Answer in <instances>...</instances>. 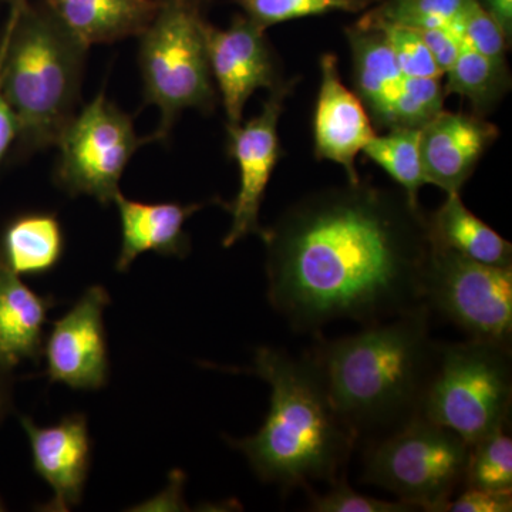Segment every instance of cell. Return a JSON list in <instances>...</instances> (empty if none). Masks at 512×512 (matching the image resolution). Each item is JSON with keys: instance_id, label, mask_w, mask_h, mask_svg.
I'll return each instance as SVG.
<instances>
[{"instance_id": "6da1fadb", "label": "cell", "mask_w": 512, "mask_h": 512, "mask_svg": "<svg viewBox=\"0 0 512 512\" xmlns=\"http://www.w3.org/2000/svg\"><path fill=\"white\" fill-rule=\"evenodd\" d=\"M261 238L269 303L295 332L375 325L423 305L429 214L403 190L360 180L313 192Z\"/></svg>"}, {"instance_id": "7a4b0ae2", "label": "cell", "mask_w": 512, "mask_h": 512, "mask_svg": "<svg viewBox=\"0 0 512 512\" xmlns=\"http://www.w3.org/2000/svg\"><path fill=\"white\" fill-rule=\"evenodd\" d=\"M426 305L367 325L356 335L325 339L315 333L306 352L330 402L357 447L366 446L420 416L437 342Z\"/></svg>"}, {"instance_id": "3957f363", "label": "cell", "mask_w": 512, "mask_h": 512, "mask_svg": "<svg viewBox=\"0 0 512 512\" xmlns=\"http://www.w3.org/2000/svg\"><path fill=\"white\" fill-rule=\"evenodd\" d=\"M244 373L271 386V409L261 429L254 436L228 440L247 457L256 477L292 491L346 476L356 441L308 355L295 357L261 346Z\"/></svg>"}, {"instance_id": "277c9868", "label": "cell", "mask_w": 512, "mask_h": 512, "mask_svg": "<svg viewBox=\"0 0 512 512\" xmlns=\"http://www.w3.org/2000/svg\"><path fill=\"white\" fill-rule=\"evenodd\" d=\"M0 39V90L18 123V151L56 146L77 113L87 47L42 5L13 0Z\"/></svg>"}, {"instance_id": "5b68a950", "label": "cell", "mask_w": 512, "mask_h": 512, "mask_svg": "<svg viewBox=\"0 0 512 512\" xmlns=\"http://www.w3.org/2000/svg\"><path fill=\"white\" fill-rule=\"evenodd\" d=\"M207 26L204 0H157L153 19L138 36L144 103L160 110V124L150 141L167 140L184 110L215 109Z\"/></svg>"}, {"instance_id": "8992f818", "label": "cell", "mask_w": 512, "mask_h": 512, "mask_svg": "<svg viewBox=\"0 0 512 512\" xmlns=\"http://www.w3.org/2000/svg\"><path fill=\"white\" fill-rule=\"evenodd\" d=\"M512 407L511 346L488 340L437 342L420 416L468 444L507 429Z\"/></svg>"}, {"instance_id": "52a82bcc", "label": "cell", "mask_w": 512, "mask_h": 512, "mask_svg": "<svg viewBox=\"0 0 512 512\" xmlns=\"http://www.w3.org/2000/svg\"><path fill=\"white\" fill-rule=\"evenodd\" d=\"M362 448V480L416 510L444 512L463 490L470 444L424 417Z\"/></svg>"}, {"instance_id": "ba28073f", "label": "cell", "mask_w": 512, "mask_h": 512, "mask_svg": "<svg viewBox=\"0 0 512 512\" xmlns=\"http://www.w3.org/2000/svg\"><path fill=\"white\" fill-rule=\"evenodd\" d=\"M421 302L467 339L511 346L512 266L481 264L433 244L421 279Z\"/></svg>"}, {"instance_id": "9c48e42d", "label": "cell", "mask_w": 512, "mask_h": 512, "mask_svg": "<svg viewBox=\"0 0 512 512\" xmlns=\"http://www.w3.org/2000/svg\"><path fill=\"white\" fill-rule=\"evenodd\" d=\"M150 137L136 133L133 119L104 93L83 107L57 141L56 184L70 197L96 198L109 207L131 157Z\"/></svg>"}, {"instance_id": "30bf717a", "label": "cell", "mask_w": 512, "mask_h": 512, "mask_svg": "<svg viewBox=\"0 0 512 512\" xmlns=\"http://www.w3.org/2000/svg\"><path fill=\"white\" fill-rule=\"evenodd\" d=\"M296 80H288L284 86L271 92L261 113L254 119L227 127L228 153L237 161L239 168V190L235 200L225 204L232 215L231 228L222 242L225 248L234 247L248 235L261 237L264 232L259 224V211L266 187L281 158L278 123L285 99L292 93Z\"/></svg>"}, {"instance_id": "8fae6325", "label": "cell", "mask_w": 512, "mask_h": 512, "mask_svg": "<svg viewBox=\"0 0 512 512\" xmlns=\"http://www.w3.org/2000/svg\"><path fill=\"white\" fill-rule=\"evenodd\" d=\"M265 32L245 15L235 16L227 29L208 23V59L228 126L241 123L249 97L256 90L274 92L286 83Z\"/></svg>"}, {"instance_id": "7c38bea8", "label": "cell", "mask_w": 512, "mask_h": 512, "mask_svg": "<svg viewBox=\"0 0 512 512\" xmlns=\"http://www.w3.org/2000/svg\"><path fill=\"white\" fill-rule=\"evenodd\" d=\"M109 303L106 288L90 286L73 308L53 323L43 348L50 382L76 390L106 386L110 365L103 316Z\"/></svg>"}, {"instance_id": "4fadbf2b", "label": "cell", "mask_w": 512, "mask_h": 512, "mask_svg": "<svg viewBox=\"0 0 512 512\" xmlns=\"http://www.w3.org/2000/svg\"><path fill=\"white\" fill-rule=\"evenodd\" d=\"M320 74L313 117L315 157L342 165L349 183H359L356 157L376 136L375 127L365 104L343 84L338 57L330 53L320 57Z\"/></svg>"}, {"instance_id": "5bb4252c", "label": "cell", "mask_w": 512, "mask_h": 512, "mask_svg": "<svg viewBox=\"0 0 512 512\" xmlns=\"http://www.w3.org/2000/svg\"><path fill=\"white\" fill-rule=\"evenodd\" d=\"M498 136V127L484 117L441 110L420 128V156L426 183L447 194H460Z\"/></svg>"}, {"instance_id": "9a60e30c", "label": "cell", "mask_w": 512, "mask_h": 512, "mask_svg": "<svg viewBox=\"0 0 512 512\" xmlns=\"http://www.w3.org/2000/svg\"><path fill=\"white\" fill-rule=\"evenodd\" d=\"M32 448L33 468L52 487L49 511H70L83 500L92 464V439L84 414H70L55 426L40 427L20 419Z\"/></svg>"}, {"instance_id": "2e32d148", "label": "cell", "mask_w": 512, "mask_h": 512, "mask_svg": "<svg viewBox=\"0 0 512 512\" xmlns=\"http://www.w3.org/2000/svg\"><path fill=\"white\" fill-rule=\"evenodd\" d=\"M119 208L121 249L116 269L126 272L138 256L146 252L185 258L191 251V241L184 225L205 204L178 202H141L128 200L121 192L114 198Z\"/></svg>"}, {"instance_id": "e0dca14e", "label": "cell", "mask_w": 512, "mask_h": 512, "mask_svg": "<svg viewBox=\"0 0 512 512\" xmlns=\"http://www.w3.org/2000/svg\"><path fill=\"white\" fill-rule=\"evenodd\" d=\"M52 296L37 295L0 259V362L9 369L23 360L39 362Z\"/></svg>"}, {"instance_id": "ac0fdd59", "label": "cell", "mask_w": 512, "mask_h": 512, "mask_svg": "<svg viewBox=\"0 0 512 512\" xmlns=\"http://www.w3.org/2000/svg\"><path fill=\"white\" fill-rule=\"evenodd\" d=\"M352 52L353 84L376 127L392 128L393 109L406 74L400 70L382 30L356 25L346 29Z\"/></svg>"}, {"instance_id": "d6986e66", "label": "cell", "mask_w": 512, "mask_h": 512, "mask_svg": "<svg viewBox=\"0 0 512 512\" xmlns=\"http://www.w3.org/2000/svg\"><path fill=\"white\" fill-rule=\"evenodd\" d=\"M87 47L140 36L156 13L157 0H40Z\"/></svg>"}, {"instance_id": "ffe728a7", "label": "cell", "mask_w": 512, "mask_h": 512, "mask_svg": "<svg viewBox=\"0 0 512 512\" xmlns=\"http://www.w3.org/2000/svg\"><path fill=\"white\" fill-rule=\"evenodd\" d=\"M430 237L437 247L450 249L481 264L512 266V245L468 210L460 194H447L439 210L429 214Z\"/></svg>"}, {"instance_id": "44dd1931", "label": "cell", "mask_w": 512, "mask_h": 512, "mask_svg": "<svg viewBox=\"0 0 512 512\" xmlns=\"http://www.w3.org/2000/svg\"><path fill=\"white\" fill-rule=\"evenodd\" d=\"M64 252L62 224L52 212H29L9 222L0 238V259L20 275H45Z\"/></svg>"}, {"instance_id": "7402d4cb", "label": "cell", "mask_w": 512, "mask_h": 512, "mask_svg": "<svg viewBox=\"0 0 512 512\" xmlns=\"http://www.w3.org/2000/svg\"><path fill=\"white\" fill-rule=\"evenodd\" d=\"M444 94H458L473 104L474 114L484 117L500 103L511 87L507 62H495L463 42L451 69Z\"/></svg>"}, {"instance_id": "603a6c76", "label": "cell", "mask_w": 512, "mask_h": 512, "mask_svg": "<svg viewBox=\"0 0 512 512\" xmlns=\"http://www.w3.org/2000/svg\"><path fill=\"white\" fill-rule=\"evenodd\" d=\"M367 158L383 168L406 192L419 202V191L426 183L420 156V128H394L376 136L363 148Z\"/></svg>"}, {"instance_id": "cb8c5ba5", "label": "cell", "mask_w": 512, "mask_h": 512, "mask_svg": "<svg viewBox=\"0 0 512 512\" xmlns=\"http://www.w3.org/2000/svg\"><path fill=\"white\" fill-rule=\"evenodd\" d=\"M468 0H386L359 20L363 25L404 26L426 30L453 26Z\"/></svg>"}, {"instance_id": "d4e9b609", "label": "cell", "mask_w": 512, "mask_h": 512, "mask_svg": "<svg viewBox=\"0 0 512 512\" xmlns=\"http://www.w3.org/2000/svg\"><path fill=\"white\" fill-rule=\"evenodd\" d=\"M463 488L512 491V440L505 430L471 444Z\"/></svg>"}, {"instance_id": "484cf974", "label": "cell", "mask_w": 512, "mask_h": 512, "mask_svg": "<svg viewBox=\"0 0 512 512\" xmlns=\"http://www.w3.org/2000/svg\"><path fill=\"white\" fill-rule=\"evenodd\" d=\"M256 25L264 29L288 20L332 12L359 13L380 0H235Z\"/></svg>"}, {"instance_id": "4316f807", "label": "cell", "mask_w": 512, "mask_h": 512, "mask_svg": "<svg viewBox=\"0 0 512 512\" xmlns=\"http://www.w3.org/2000/svg\"><path fill=\"white\" fill-rule=\"evenodd\" d=\"M444 86L441 79L406 77L394 103L392 128H421L443 110Z\"/></svg>"}, {"instance_id": "83f0119b", "label": "cell", "mask_w": 512, "mask_h": 512, "mask_svg": "<svg viewBox=\"0 0 512 512\" xmlns=\"http://www.w3.org/2000/svg\"><path fill=\"white\" fill-rule=\"evenodd\" d=\"M453 28L471 49L495 62H507L510 42L478 0H468L466 8L454 20Z\"/></svg>"}, {"instance_id": "f1b7e54d", "label": "cell", "mask_w": 512, "mask_h": 512, "mask_svg": "<svg viewBox=\"0 0 512 512\" xmlns=\"http://www.w3.org/2000/svg\"><path fill=\"white\" fill-rule=\"evenodd\" d=\"M357 25L382 30L387 43L392 47L400 70L406 76L420 77V79H441L444 76L440 67L434 62L429 47L424 43L419 30L404 28V26L384 25V23L363 25V23L357 22Z\"/></svg>"}, {"instance_id": "f546056e", "label": "cell", "mask_w": 512, "mask_h": 512, "mask_svg": "<svg viewBox=\"0 0 512 512\" xmlns=\"http://www.w3.org/2000/svg\"><path fill=\"white\" fill-rule=\"evenodd\" d=\"M325 494L308 488L309 511L313 512H410L417 511L404 501L379 500L370 495L356 493L346 476L330 483Z\"/></svg>"}, {"instance_id": "4dcf8cb0", "label": "cell", "mask_w": 512, "mask_h": 512, "mask_svg": "<svg viewBox=\"0 0 512 512\" xmlns=\"http://www.w3.org/2000/svg\"><path fill=\"white\" fill-rule=\"evenodd\" d=\"M512 491L463 488L444 512H511Z\"/></svg>"}, {"instance_id": "1f68e13d", "label": "cell", "mask_w": 512, "mask_h": 512, "mask_svg": "<svg viewBox=\"0 0 512 512\" xmlns=\"http://www.w3.org/2000/svg\"><path fill=\"white\" fill-rule=\"evenodd\" d=\"M424 43L429 47L434 62L440 67L441 72L447 73L456 62L461 49L463 39L458 35L453 26L419 30Z\"/></svg>"}, {"instance_id": "d6a6232c", "label": "cell", "mask_w": 512, "mask_h": 512, "mask_svg": "<svg viewBox=\"0 0 512 512\" xmlns=\"http://www.w3.org/2000/svg\"><path fill=\"white\" fill-rule=\"evenodd\" d=\"M16 140H18V123L0 90V163Z\"/></svg>"}, {"instance_id": "836d02e7", "label": "cell", "mask_w": 512, "mask_h": 512, "mask_svg": "<svg viewBox=\"0 0 512 512\" xmlns=\"http://www.w3.org/2000/svg\"><path fill=\"white\" fill-rule=\"evenodd\" d=\"M481 6L491 16L495 22L503 29L505 37L511 43L512 39V0H478Z\"/></svg>"}, {"instance_id": "e575fe53", "label": "cell", "mask_w": 512, "mask_h": 512, "mask_svg": "<svg viewBox=\"0 0 512 512\" xmlns=\"http://www.w3.org/2000/svg\"><path fill=\"white\" fill-rule=\"evenodd\" d=\"M10 369L0 362V421L8 413L10 407Z\"/></svg>"}, {"instance_id": "d590c367", "label": "cell", "mask_w": 512, "mask_h": 512, "mask_svg": "<svg viewBox=\"0 0 512 512\" xmlns=\"http://www.w3.org/2000/svg\"><path fill=\"white\" fill-rule=\"evenodd\" d=\"M3 510H5V508H3L2 501H0V511H3Z\"/></svg>"}, {"instance_id": "8d00e7d4", "label": "cell", "mask_w": 512, "mask_h": 512, "mask_svg": "<svg viewBox=\"0 0 512 512\" xmlns=\"http://www.w3.org/2000/svg\"><path fill=\"white\" fill-rule=\"evenodd\" d=\"M6 2L12 3V2H13V0H6Z\"/></svg>"}]
</instances>
